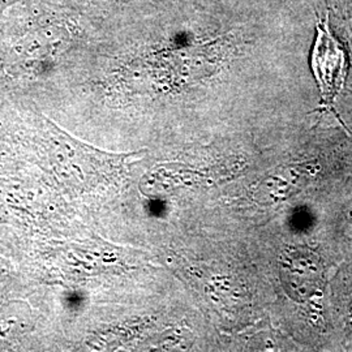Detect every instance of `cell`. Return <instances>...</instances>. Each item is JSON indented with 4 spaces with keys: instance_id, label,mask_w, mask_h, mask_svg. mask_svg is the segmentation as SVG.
Returning a JSON list of instances; mask_svg holds the SVG:
<instances>
[{
    "instance_id": "6da1fadb",
    "label": "cell",
    "mask_w": 352,
    "mask_h": 352,
    "mask_svg": "<svg viewBox=\"0 0 352 352\" xmlns=\"http://www.w3.org/2000/svg\"><path fill=\"white\" fill-rule=\"evenodd\" d=\"M317 20L312 69L322 96V107L336 113V98L344 87L347 77V52L343 43L331 32L327 1L325 17L321 19L317 14Z\"/></svg>"
},
{
    "instance_id": "7a4b0ae2",
    "label": "cell",
    "mask_w": 352,
    "mask_h": 352,
    "mask_svg": "<svg viewBox=\"0 0 352 352\" xmlns=\"http://www.w3.org/2000/svg\"><path fill=\"white\" fill-rule=\"evenodd\" d=\"M334 10L344 29L343 34L352 38V0H334Z\"/></svg>"
}]
</instances>
